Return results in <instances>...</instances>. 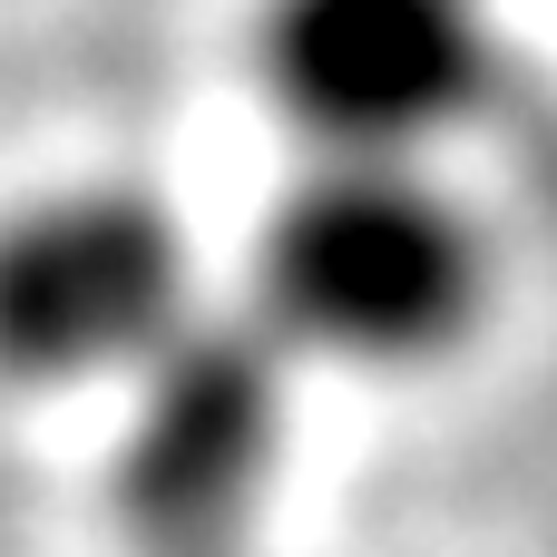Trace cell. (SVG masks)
Returning a JSON list of instances; mask_svg holds the SVG:
<instances>
[{
  "mask_svg": "<svg viewBox=\"0 0 557 557\" xmlns=\"http://www.w3.org/2000/svg\"><path fill=\"white\" fill-rule=\"evenodd\" d=\"M245 78L304 157L441 166L499 98L490 0H255Z\"/></svg>",
  "mask_w": 557,
  "mask_h": 557,
  "instance_id": "cell-3",
  "label": "cell"
},
{
  "mask_svg": "<svg viewBox=\"0 0 557 557\" xmlns=\"http://www.w3.org/2000/svg\"><path fill=\"white\" fill-rule=\"evenodd\" d=\"M235 313L304 382H421L499 313V245L441 166L304 157L245 235Z\"/></svg>",
  "mask_w": 557,
  "mask_h": 557,
  "instance_id": "cell-1",
  "label": "cell"
},
{
  "mask_svg": "<svg viewBox=\"0 0 557 557\" xmlns=\"http://www.w3.org/2000/svg\"><path fill=\"white\" fill-rule=\"evenodd\" d=\"M186 206L147 176L88 166L0 206V392L117 401L206 323Z\"/></svg>",
  "mask_w": 557,
  "mask_h": 557,
  "instance_id": "cell-2",
  "label": "cell"
},
{
  "mask_svg": "<svg viewBox=\"0 0 557 557\" xmlns=\"http://www.w3.org/2000/svg\"><path fill=\"white\" fill-rule=\"evenodd\" d=\"M294 450V372L225 304L108 401V519L137 557H245Z\"/></svg>",
  "mask_w": 557,
  "mask_h": 557,
  "instance_id": "cell-4",
  "label": "cell"
}]
</instances>
